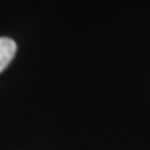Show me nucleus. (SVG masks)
Instances as JSON below:
<instances>
[{
	"label": "nucleus",
	"mask_w": 150,
	"mask_h": 150,
	"mask_svg": "<svg viewBox=\"0 0 150 150\" xmlns=\"http://www.w3.org/2000/svg\"><path fill=\"white\" fill-rule=\"evenodd\" d=\"M17 52L16 42L10 38H0V72L4 70L7 65L14 59Z\"/></svg>",
	"instance_id": "obj_1"
}]
</instances>
